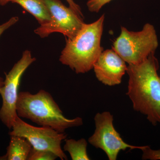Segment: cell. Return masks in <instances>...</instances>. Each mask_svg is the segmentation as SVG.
<instances>
[{"label": "cell", "instance_id": "6da1fadb", "mask_svg": "<svg viewBox=\"0 0 160 160\" xmlns=\"http://www.w3.org/2000/svg\"><path fill=\"white\" fill-rule=\"evenodd\" d=\"M158 62L154 53L142 62L129 65L127 94L133 109L145 115L153 126L160 125V77L158 73Z\"/></svg>", "mask_w": 160, "mask_h": 160}, {"label": "cell", "instance_id": "7a4b0ae2", "mask_svg": "<svg viewBox=\"0 0 160 160\" xmlns=\"http://www.w3.org/2000/svg\"><path fill=\"white\" fill-rule=\"evenodd\" d=\"M105 15L96 21L84 24L72 39L66 40L60 61L69 66L77 73H84L93 69V66L103 51L101 41L104 27Z\"/></svg>", "mask_w": 160, "mask_h": 160}, {"label": "cell", "instance_id": "3957f363", "mask_svg": "<svg viewBox=\"0 0 160 160\" xmlns=\"http://www.w3.org/2000/svg\"><path fill=\"white\" fill-rule=\"evenodd\" d=\"M18 116L31 120L42 126H49L59 132L82 125L81 118H67L51 95L44 90L36 94L28 91L18 93L16 103Z\"/></svg>", "mask_w": 160, "mask_h": 160}, {"label": "cell", "instance_id": "277c9868", "mask_svg": "<svg viewBox=\"0 0 160 160\" xmlns=\"http://www.w3.org/2000/svg\"><path fill=\"white\" fill-rule=\"evenodd\" d=\"M158 45L154 26L146 23L138 32L130 31L122 26L121 33L113 42L112 49L129 65H137L154 53Z\"/></svg>", "mask_w": 160, "mask_h": 160}, {"label": "cell", "instance_id": "5b68a950", "mask_svg": "<svg viewBox=\"0 0 160 160\" xmlns=\"http://www.w3.org/2000/svg\"><path fill=\"white\" fill-rule=\"evenodd\" d=\"M35 60L30 51H24L19 61L15 64L9 73L6 74L4 85L0 88V94L2 99L0 120L9 129H12L18 117L16 103L21 78L27 68Z\"/></svg>", "mask_w": 160, "mask_h": 160}, {"label": "cell", "instance_id": "8992f818", "mask_svg": "<svg viewBox=\"0 0 160 160\" xmlns=\"http://www.w3.org/2000/svg\"><path fill=\"white\" fill-rule=\"evenodd\" d=\"M41 1L49 12L51 20L41 25L35 30V33L42 38L56 32L62 33L69 39L74 38L84 24L82 18L60 0Z\"/></svg>", "mask_w": 160, "mask_h": 160}, {"label": "cell", "instance_id": "52a82bcc", "mask_svg": "<svg viewBox=\"0 0 160 160\" xmlns=\"http://www.w3.org/2000/svg\"><path fill=\"white\" fill-rule=\"evenodd\" d=\"M12 129L9 135L25 138L33 149L51 151L61 160H68L61 147L63 140L67 138V135L65 132H58L49 126L38 127L32 126L18 116L16 119Z\"/></svg>", "mask_w": 160, "mask_h": 160}, {"label": "cell", "instance_id": "ba28073f", "mask_svg": "<svg viewBox=\"0 0 160 160\" xmlns=\"http://www.w3.org/2000/svg\"><path fill=\"white\" fill-rule=\"evenodd\" d=\"M113 121V116L109 112L97 113L94 118L95 130L88 139L91 145L105 152L109 160H116L121 150L142 149L143 146L125 142L115 129Z\"/></svg>", "mask_w": 160, "mask_h": 160}, {"label": "cell", "instance_id": "9c48e42d", "mask_svg": "<svg viewBox=\"0 0 160 160\" xmlns=\"http://www.w3.org/2000/svg\"><path fill=\"white\" fill-rule=\"evenodd\" d=\"M126 63L113 49H107L100 55L93 69L100 82L106 86H115L122 82L127 72Z\"/></svg>", "mask_w": 160, "mask_h": 160}, {"label": "cell", "instance_id": "30bf717a", "mask_svg": "<svg viewBox=\"0 0 160 160\" xmlns=\"http://www.w3.org/2000/svg\"><path fill=\"white\" fill-rule=\"evenodd\" d=\"M9 2L20 5L33 15L41 25L51 20L50 14L41 0H0V5L5 6Z\"/></svg>", "mask_w": 160, "mask_h": 160}, {"label": "cell", "instance_id": "8fae6325", "mask_svg": "<svg viewBox=\"0 0 160 160\" xmlns=\"http://www.w3.org/2000/svg\"><path fill=\"white\" fill-rule=\"evenodd\" d=\"M10 142L4 155L5 160H28L32 147L25 138L19 136L11 135Z\"/></svg>", "mask_w": 160, "mask_h": 160}, {"label": "cell", "instance_id": "7c38bea8", "mask_svg": "<svg viewBox=\"0 0 160 160\" xmlns=\"http://www.w3.org/2000/svg\"><path fill=\"white\" fill-rule=\"evenodd\" d=\"M87 142L84 138L77 140H66L64 146L65 151L68 152L72 160H89L87 153Z\"/></svg>", "mask_w": 160, "mask_h": 160}, {"label": "cell", "instance_id": "4fadbf2b", "mask_svg": "<svg viewBox=\"0 0 160 160\" xmlns=\"http://www.w3.org/2000/svg\"><path fill=\"white\" fill-rule=\"evenodd\" d=\"M58 157L54 152L48 150L32 149L28 160H54Z\"/></svg>", "mask_w": 160, "mask_h": 160}, {"label": "cell", "instance_id": "5bb4252c", "mask_svg": "<svg viewBox=\"0 0 160 160\" xmlns=\"http://www.w3.org/2000/svg\"><path fill=\"white\" fill-rule=\"evenodd\" d=\"M142 158L144 160H160V149L154 150L152 149L149 146H143Z\"/></svg>", "mask_w": 160, "mask_h": 160}, {"label": "cell", "instance_id": "9a60e30c", "mask_svg": "<svg viewBox=\"0 0 160 160\" xmlns=\"http://www.w3.org/2000/svg\"><path fill=\"white\" fill-rule=\"evenodd\" d=\"M112 0H89L87 3L88 9L91 12H98L103 6Z\"/></svg>", "mask_w": 160, "mask_h": 160}, {"label": "cell", "instance_id": "2e32d148", "mask_svg": "<svg viewBox=\"0 0 160 160\" xmlns=\"http://www.w3.org/2000/svg\"><path fill=\"white\" fill-rule=\"evenodd\" d=\"M18 17H13L9 19L7 22L0 25V37L4 32L18 22Z\"/></svg>", "mask_w": 160, "mask_h": 160}, {"label": "cell", "instance_id": "e0dca14e", "mask_svg": "<svg viewBox=\"0 0 160 160\" xmlns=\"http://www.w3.org/2000/svg\"><path fill=\"white\" fill-rule=\"evenodd\" d=\"M66 2H68L69 5V7L71 8L72 10L76 12L79 16L81 17H83V16L82 11H81V8L78 5H77L73 0H66Z\"/></svg>", "mask_w": 160, "mask_h": 160}, {"label": "cell", "instance_id": "ac0fdd59", "mask_svg": "<svg viewBox=\"0 0 160 160\" xmlns=\"http://www.w3.org/2000/svg\"><path fill=\"white\" fill-rule=\"evenodd\" d=\"M4 81L2 78H0V88L4 85Z\"/></svg>", "mask_w": 160, "mask_h": 160}, {"label": "cell", "instance_id": "d6986e66", "mask_svg": "<svg viewBox=\"0 0 160 160\" xmlns=\"http://www.w3.org/2000/svg\"><path fill=\"white\" fill-rule=\"evenodd\" d=\"M0 160H5V156L0 157Z\"/></svg>", "mask_w": 160, "mask_h": 160}]
</instances>
